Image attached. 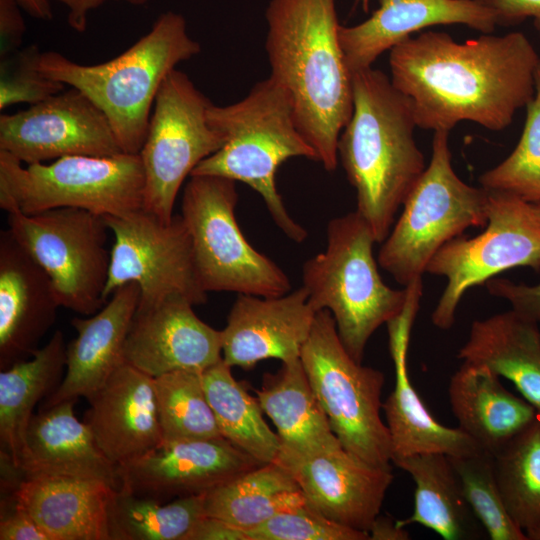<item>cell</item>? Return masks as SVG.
Returning a JSON list of instances; mask_svg holds the SVG:
<instances>
[{"instance_id": "7c38bea8", "label": "cell", "mask_w": 540, "mask_h": 540, "mask_svg": "<svg viewBox=\"0 0 540 540\" xmlns=\"http://www.w3.org/2000/svg\"><path fill=\"white\" fill-rule=\"evenodd\" d=\"M211 104L177 69L158 91L139 155L144 170L142 208L163 221L175 215V201L185 179L225 143L208 121Z\"/></svg>"}, {"instance_id": "4fadbf2b", "label": "cell", "mask_w": 540, "mask_h": 540, "mask_svg": "<svg viewBox=\"0 0 540 540\" xmlns=\"http://www.w3.org/2000/svg\"><path fill=\"white\" fill-rule=\"evenodd\" d=\"M487 216L485 231L450 240L427 265V273L447 279L431 315L439 329L452 327L468 289L514 267L540 271V222L532 204L508 193L489 191Z\"/></svg>"}, {"instance_id": "ab89813d", "label": "cell", "mask_w": 540, "mask_h": 540, "mask_svg": "<svg viewBox=\"0 0 540 540\" xmlns=\"http://www.w3.org/2000/svg\"><path fill=\"white\" fill-rule=\"evenodd\" d=\"M249 540H370L367 532L336 523L307 502L247 531Z\"/></svg>"}, {"instance_id": "836d02e7", "label": "cell", "mask_w": 540, "mask_h": 540, "mask_svg": "<svg viewBox=\"0 0 540 540\" xmlns=\"http://www.w3.org/2000/svg\"><path fill=\"white\" fill-rule=\"evenodd\" d=\"M204 494L163 502L115 488L107 510L109 540H185L204 516Z\"/></svg>"}, {"instance_id": "d6a6232c", "label": "cell", "mask_w": 540, "mask_h": 540, "mask_svg": "<svg viewBox=\"0 0 540 540\" xmlns=\"http://www.w3.org/2000/svg\"><path fill=\"white\" fill-rule=\"evenodd\" d=\"M224 360L201 373L203 387L219 431L234 446L261 464L275 462L280 451L277 432L263 418V410Z\"/></svg>"}, {"instance_id": "7402d4cb", "label": "cell", "mask_w": 540, "mask_h": 540, "mask_svg": "<svg viewBox=\"0 0 540 540\" xmlns=\"http://www.w3.org/2000/svg\"><path fill=\"white\" fill-rule=\"evenodd\" d=\"M462 24L492 33L495 11L482 0H379L365 21L340 26L339 39L351 73L372 67L377 58L413 33L435 25Z\"/></svg>"}, {"instance_id": "8992f818", "label": "cell", "mask_w": 540, "mask_h": 540, "mask_svg": "<svg viewBox=\"0 0 540 540\" xmlns=\"http://www.w3.org/2000/svg\"><path fill=\"white\" fill-rule=\"evenodd\" d=\"M371 228L356 212L332 219L326 249L302 267V286L313 309L328 310L348 353L362 362L373 333L399 316L408 290L386 285L373 255Z\"/></svg>"}, {"instance_id": "9a60e30c", "label": "cell", "mask_w": 540, "mask_h": 540, "mask_svg": "<svg viewBox=\"0 0 540 540\" xmlns=\"http://www.w3.org/2000/svg\"><path fill=\"white\" fill-rule=\"evenodd\" d=\"M0 150L25 164L123 152L104 112L73 87L26 110L1 114Z\"/></svg>"}, {"instance_id": "7bdbcfd3", "label": "cell", "mask_w": 540, "mask_h": 540, "mask_svg": "<svg viewBox=\"0 0 540 540\" xmlns=\"http://www.w3.org/2000/svg\"><path fill=\"white\" fill-rule=\"evenodd\" d=\"M16 0H0V58L20 49L26 30Z\"/></svg>"}, {"instance_id": "ffe728a7", "label": "cell", "mask_w": 540, "mask_h": 540, "mask_svg": "<svg viewBox=\"0 0 540 540\" xmlns=\"http://www.w3.org/2000/svg\"><path fill=\"white\" fill-rule=\"evenodd\" d=\"M276 462L290 471L309 505L336 523L367 533L394 479L392 468L371 465L342 446Z\"/></svg>"}, {"instance_id": "f907efd6", "label": "cell", "mask_w": 540, "mask_h": 540, "mask_svg": "<svg viewBox=\"0 0 540 540\" xmlns=\"http://www.w3.org/2000/svg\"><path fill=\"white\" fill-rule=\"evenodd\" d=\"M531 204H532L533 212L536 218L538 219V221L540 222V203H531Z\"/></svg>"}, {"instance_id": "bcb514c9", "label": "cell", "mask_w": 540, "mask_h": 540, "mask_svg": "<svg viewBox=\"0 0 540 540\" xmlns=\"http://www.w3.org/2000/svg\"><path fill=\"white\" fill-rule=\"evenodd\" d=\"M67 9V22L77 32H84L87 28L88 16L111 0H55Z\"/></svg>"}, {"instance_id": "83f0119b", "label": "cell", "mask_w": 540, "mask_h": 540, "mask_svg": "<svg viewBox=\"0 0 540 540\" xmlns=\"http://www.w3.org/2000/svg\"><path fill=\"white\" fill-rule=\"evenodd\" d=\"M448 397L458 427L492 456L539 416L481 366L463 363L449 381Z\"/></svg>"}, {"instance_id": "5b68a950", "label": "cell", "mask_w": 540, "mask_h": 540, "mask_svg": "<svg viewBox=\"0 0 540 540\" xmlns=\"http://www.w3.org/2000/svg\"><path fill=\"white\" fill-rule=\"evenodd\" d=\"M207 118L225 143L200 162L191 176H218L247 184L262 197L273 221L289 239L305 240L307 231L289 215L275 178L290 158L317 161L298 126L289 92L269 76L236 103H212Z\"/></svg>"}, {"instance_id": "74e56055", "label": "cell", "mask_w": 540, "mask_h": 540, "mask_svg": "<svg viewBox=\"0 0 540 540\" xmlns=\"http://www.w3.org/2000/svg\"><path fill=\"white\" fill-rule=\"evenodd\" d=\"M462 493L491 540H528L509 515L497 484L492 455L450 457Z\"/></svg>"}, {"instance_id": "d4e9b609", "label": "cell", "mask_w": 540, "mask_h": 540, "mask_svg": "<svg viewBox=\"0 0 540 540\" xmlns=\"http://www.w3.org/2000/svg\"><path fill=\"white\" fill-rule=\"evenodd\" d=\"M76 401L42 406L33 414L20 466L23 478L39 475L92 478L117 488V466L103 454L87 424L76 417Z\"/></svg>"}, {"instance_id": "2e32d148", "label": "cell", "mask_w": 540, "mask_h": 540, "mask_svg": "<svg viewBox=\"0 0 540 540\" xmlns=\"http://www.w3.org/2000/svg\"><path fill=\"white\" fill-rule=\"evenodd\" d=\"M260 465L224 437L163 441L117 467L118 487L167 502L206 494Z\"/></svg>"}, {"instance_id": "7dc6e473", "label": "cell", "mask_w": 540, "mask_h": 540, "mask_svg": "<svg viewBox=\"0 0 540 540\" xmlns=\"http://www.w3.org/2000/svg\"><path fill=\"white\" fill-rule=\"evenodd\" d=\"M370 540H408L410 539L409 532L405 527L400 526L397 520H393L389 516H381L380 514L373 522L368 531Z\"/></svg>"}, {"instance_id": "4dcf8cb0", "label": "cell", "mask_w": 540, "mask_h": 540, "mask_svg": "<svg viewBox=\"0 0 540 540\" xmlns=\"http://www.w3.org/2000/svg\"><path fill=\"white\" fill-rule=\"evenodd\" d=\"M415 484L412 514L397 523L420 524L445 540L480 538L481 524L468 505L449 456L421 453L394 460Z\"/></svg>"}, {"instance_id": "52a82bcc", "label": "cell", "mask_w": 540, "mask_h": 540, "mask_svg": "<svg viewBox=\"0 0 540 540\" xmlns=\"http://www.w3.org/2000/svg\"><path fill=\"white\" fill-rule=\"evenodd\" d=\"M451 158L449 132L435 131L431 160L379 250V265L405 287L422 279L443 245L469 227L487 224L489 191L460 179Z\"/></svg>"}, {"instance_id": "b9f144b4", "label": "cell", "mask_w": 540, "mask_h": 540, "mask_svg": "<svg viewBox=\"0 0 540 540\" xmlns=\"http://www.w3.org/2000/svg\"><path fill=\"white\" fill-rule=\"evenodd\" d=\"M11 499V508L1 509L0 540H53L13 497Z\"/></svg>"}, {"instance_id": "cb8c5ba5", "label": "cell", "mask_w": 540, "mask_h": 540, "mask_svg": "<svg viewBox=\"0 0 540 540\" xmlns=\"http://www.w3.org/2000/svg\"><path fill=\"white\" fill-rule=\"evenodd\" d=\"M139 297L138 285L126 283L113 292L98 312L72 319L77 335L66 345L65 374L43 407L87 398L125 362L124 347Z\"/></svg>"}, {"instance_id": "4316f807", "label": "cell", "mask_w": 540, "mask_h": 540, "mask_svg": "<svg viewBox=\"0 0 540 540\" xmlns=\"http://www.w3.org/2000/svg\"><path fill=\"white\" fill-rule=\"evenodd\" d=\"M256 395L277 430L280 451L276 461L309 458L342 446L300 358L282 362L276 373L264 374Z\"/></svg>"}, {"instance_id": "60d3db41", "label": "cell", "mask_w": 540, "mask_h": 540, "mask_svg": "<svg viewBox=\"0 0 540 540\" xmlns=\"http://www.w3.org/2000/svg\"><path fill=\"white\" fill-rule=\"evenodd\" d=\"M484 285L491 295L508 301L515 313L540 324V283L527 285L492 278Z\"/></svg>"}, {"instance_id": "681fc988", "label": "cell", "mask_w": 540, "mask_h": 540, "mask_svg": "<svg viewBox=\"0 0 540 540\" xmlns=\"http://www.w3.org/2000/svg\"><path fill=\"white\" fill-rule=\"evenodd\" d=\"M528 540H540V522L531 530L526 532Z\"/></svg>"}, {"instance_id": "30bf717a", "label": "cell", "mask_w": 540, "mask_h": 540, "mask_svg": "<svg viewBox=\"0 0 540 540\" xmlns=\"http://www.w3.org/2000/svg\"><path fill=\"white\" fill-rule=\"evenodd\" d=\"M236 182L193 175L185 185L181 216L191 237L194 263L203 289L257 296L291 291L285 272L257 251L235 218Z\"/></svg>"}, {"instance_id": "d6986e66", "label": "cell", "mask_w": 540, "mask_h": 540, "mask_svg": "<svg viewBox=\"0 0 540 540\" xmlns=\"http://www.w3.org/2000/svg\"><path fill=\"white\" fill-rule=\"evenodd\" d=\"M316 313L303 286L280 296L238 294L221 330L224 362L247 370L300 358Z\"/></svg>"}, {"instance_id": "ac0fdd59", "label": "cell", "mask_w": 540, "mask_h": 540, "mask_svg": "<svg viewBox=\"0 0 540 540\" xmlns=\"http://www.w3.org/2000/svg\"><path fill=\"white\" fill-rule=\"evenodd\" d=\"M406 288L408 299L404 310L387 323L395 385L383 402L382 409L391 439L392 462L421 453L464 457L482 452L475 441L459 427L451 428L438 422L411 383L407 369V350L422 295V280Z\"/></svg>"}, {"instance_id": "9c48e42d", "label": "cell", "mask_w": 540, "mask_h": 540, "mask_svg": "<svg viewBox=\"0 0 540 540\" xmlns=\"http://www.w3.org/2000/svg\"><path fill=\"white\" fill-rule=\"evenodd\" d=\"M300 360L342 447L371 465L392 468L390 434L381 418L385 376L348 353L328 310L316 313Z\"/></svg>"}, {"instance_id": "6da1fadb", "label": "cell", "mask_w": 540, "mask_h": 540, "mask_svg": "<svg viewBox=\"0 0 540 540\" xmlns=\"http://www.w3.org/2000/svg\"><path fill=\"white\" fill-rule=\"evenodd\" d=\"M539 64L518 31L465 42L426 31L389 51L392 84L411 101L417 127L434 132H450L461 121L505 129L532 100Z\"/></svg>"}, {"instance_id": "ba28073f", "label": "cell", "mask_w": 540, "mask_h": 540, "mask_svg": "<svg viewBox=\"0 0 540 540\" xmlns=\"http://www.w3.org/2000/svg\"><path fill=\"white\" fill-rule=\"evenodd\" d=\"M143 192L139 154L71 155L24 166L0 150V207L7 213L72 207L117 216L142 208Z\"/></svg>"}, {"instance_id": "e0dca14e", "label": "cell", "mask_w": 540, "mask_h": 540, "mask_svg": "<svg viewBox=\"0 0 540 540\" xmlns=\"http://www.w3.org/2000/svg\"><path fill=\"white\" fill-rule=\"evenodd\" d=\"M187 299L175 296L136 310L124 347V361L156 378L203 372L222 360V332L202 321Z\"/></svg>"}, {"instance_id": "5bb4252c", "label": "cell", "mask_w": 540, "mask_h": 540, "mask_svg": "<svg viewBox=\"0 0 540 540\" xmlns=\"http://www.w3.org/2000/svg\"><path fill=\"white\" fill-rule=\"evenodd\" d=\"M114 242L104 298L134 282L140 290L138 310L180 296L201 305L207 292L197 276L191 237L181 214L163 221L143 208L104 216Z\"/></svg>"}, {"instance_id": "f1b7e54d", "label": "cell", "mask_w": 540, "mask_h": 540, "mask_svg": "<svg viewBox=\"0 0 540 540\" xmlns=\"http://www.w3.org/2000/svg\"><path fill=\"white\" fill-rule=\"evenodd\" d=\"M458 358L511 381L540 416L539 323L513 310L475 320Z\"/></svg>"}, {"instance_id": "ee69618b", "label": "cell", "mask_w": 540, "mask_h": 540, "mask_svg": "<svg viewBox=\"0 0 540 540\" xmlns=\"http://www.w3.org/2000/svg\"><path fill=\"white\" fill-rule=\"evenodd\" d=\"M498 25H516L530 18L540 34V0H490Z\"/></svg>"}, {"instance_id": "c3c4849f", "label": "cell", "mask_w": 540, "mask_h": 540, "mask_svg": "<svg viewBox=\"0 0 540 540\" xmlns=\"http://www.w3.org/2000/svg\"><path fill=\"white\" fill-rule=\"evenodd\" d=\"M16 2L35 19L49 21L53 18L49 0H16Z\"/></svg>"}, {"instance_id": "3957f363", "label": "cell", "mask_w": 540, "mask_h": 540, "mask_svg": "<svg viewBox=\"0 0 540 540\" xmlns=\"http://www.w3.org/2000/svg\"><path fill=\"white\" fill-rule=\"evenodd\" d=\"M351 76L353 111L339 136L338 160L356 191V212L380 243L427 166L409 98L373 67Z\"/></svg>"}, {"instance_id": "277c9868", "label": "cell", "mask_w": 540, "mask_h": 540, "mask_svg": "<svg viewBox=\"0 0 540 540\" xmlns=\"http://www.w3.org/2000/svg\"><path fill=\"white\" fill-rule=\"evenodd\" d=\"M200 52L185 18L162 13L144 36L117 57L94 65L42 52L40 70L92 100L106 115L123 152L139 154L158 91L176 66Z\"/></svg>"}, {"instance_id": "f35d334b", "label": "cell", "mask_w": 540, "mask_h": 540, "mask_svg": "<svg viewBox=\"0 0 540 540\" xmlns=\"http://www.w3.org/2000/svg\"><path fill=\"white\" fill-rule=\"evenodd\" d=\"M41 51L36 44L0 58V110L11 105L39 103L65 90V85L39 68Z\"/></svg>"}, {"instance_id": "603a6c76", "label": "cell", "mask_w": 540, "mask_h": 540, "mask_svg": "<svg viewBox=\"0 0 540 540\" xmlns=\"http://www.w3.org/2000/svg\"><path fill=\"white\" fill-rule=\"evenodd\" d=\"M83 421L115 466L163 442L154 378L124 362L87 398Z\"/></svg>"}, {"instance_id": "d590c367", "label": "cell", "mask_w": 540, "mask_h": 540, "mask_svg": "<svg viewBox=\"0 0 540 540\" xmlns=\"http://www.w3.org/2000/svg\"><path fill=\"white\" fill-rule=\"evenodd\" d=\"M201 373L178 370L154 378L163 441L222 437Z\"/></svg>"}, {"instance_id": "7a4b0ae2", "label": "cell", "mask_w": 540, "mask_h": 540, "mask_svg": "<svg viewBox=\"0 0 540 540\" xmlns=\"http://www.w3.org/2000/svg\"><path fill=\"white\" fill-rule=\"evenodd\" d=\"M265 19L270 76L289 92L317 161L334 171L339 136L353 111L336 0H270Z\"/></svg>"}, {"instance_id": "db71d44e", "label": "cell", "mask_w": 540, "mask_h": 540, "mask_svg": "<svg viewBox=\"0 0 540 540\" xmlns=\"http://www.w3.org/2000/svg\"><path fill=\"white\" fill-rule=\"evenodd\" d=\"M482 1L486 2L489 5L490 0H482Z\"/></svg>"}, {"instance_id": "f6af8a7d", "label": "cell", "mask_w": 540, "mask_h": 540, "mask_svg": "<svg viewBox=\"0 0 540 540\" xmlns=\"http://www.w3.org/2000/svg\"><path fill=\"white\" fill-rule=\"evenodd\" d=\"M185 540H249L247 532L222 519L204 515L192 527Z\"/></svg>"}, {"instance_id": "f546056e", "label": "cell", "mask_w": 540, "mask_h": 540, "mask_svg": "<svg viewBox=\"0 0 540 540\" xmlns=\"http://www.w3.org/2000/svg\"><path fill=\"white\" fill-rule=\"evenodd\" d=\"M66 345L62 331L56 330L30 358L0 372L1 459L9 461L19 471L33 410L39 401L55 392L63 380Z\"/></svg>"}, {"instance_id": "e575fe53", "label": "cell", "mask_w": 540, "mask_h": 540, "mask_svg": "<svg viewBox=\"0 0 540 540\" xmlns=\"http://www.w3.org/2000/svg\"><path fill=\"white\" fill-rule=\"evenodd\" d=\"M492 457L504 505L526 533L540 522V416Z\"/></svg>"}, {"instance_id": "816d5d0a", "label": "cell", "mask_w": 540, "mask_h": 540, "mask_svg": "<svg viewBox=\"0 0 540 540\" xmlns=\"http://www.w3.org/2000/svg\"><path fill=\"white\" fill-rule=\"evenodd\" d=\"M122 1H125V2H127L129 4H132V5H143L146 2H148L149 0H122Z\"/></svg>"}, {"instance_id": "8fae6325", "label": "cell", "mask_w": 540, "mask_h": 540, "mask_svg": "<svg viewBox=\"0 0 540 540\" xmlns=\"http://www.w3.org/2000/svg\"><path fill=\"white\" fill-rule=\"evenodd\" d=\"M8 229L49 275L61 307L90 316L105 305L111 250L104 216L72 207L10 212Z\"/></svg>"}, {"instance_id": "484cf974", "label": "cell", "mask_w": 540, "mask_h": 540, "mask_svg": "<svg viewBox=\"0 0 540 540\" xmlns=\"http://www.w3.org/2000/svg\"><path fill=\"white\" fill-rule=\"evenodd\" d=\"M109 483L92 478L24 477L12 497L53 540H109Z\"/></svg>"}, {"instance_id": "1f68e13d", "label": "cell", "mask_w": 540, "mask_h": 540, "mask_svg": "<svg viewBox=\"0 0 540 540\" xmlns=\"http://www.w3.org/2000/svg\"><path fill=\"white\" fill-rule=\"evenodd\" d=\"M306 502L290 471L278 462L262 464L204 494L205 515L246 532Z\"/></svg>"}, {"instance_id": "44dd1931", "label": "cell", "mask_w": 540, "mask_h": 540, "mask_svg": "<svg viewBox=\"0 0 540 540\" xmlns=\"http://www.w3.org/2000/svg\"><path fill=\"white\" fill-rule=\"evenodd\" d=\"M61 307L46 271L17 242L0 232V368L30 358Z\"/></svg>"}, {"instance_id": "8d00e7d4", "label": "cell", "mask_w": 540, "mask_h": 540, "mask_svg": "<svg viewBox=\"0 0 540 540\" xmlns=\"http://www.w3.org/2000/svg\"><path fill=\"white\" fill-rule=\"evenodd\" d=\"M481 187L514 195L529 203H540V64L535 91L526 106L522 135L512 153L479 177Z\"/></svg>"}, {"instance_id": "f5cc1de1", "label": "cell", "mask_w": 540, "mask_h": 540, "mask_svg": "<svg viewBox=\"0 0 540 540\" xmlns=\"http://www.w3.org/2000/svg\"><path fill=\"white\" fill-rule=\"evenodd\" d=\"M356 2H360L362 5V8L364 11H368L369 9V0H356Z\"/></svg>"}]
</instances>
